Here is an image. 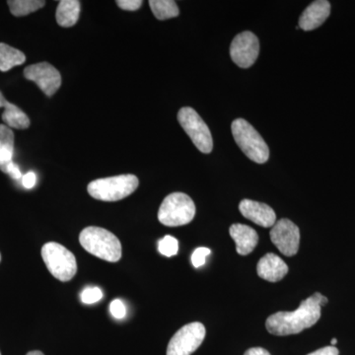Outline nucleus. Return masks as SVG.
Segmentation results:
<instances>
[{
  "label": "nucleus",
  "instance_id": "1",
  "mask_svg": "<svg viewBox=\"0 0 355 355\" xmlns=\"http://www.w3.org/2000/svg\"><path fill=\"white\" fill-rule=\"evenodd\" d=\"M328 303V298L321 293L313 294L301 302L292 312H277L268 318L266 328L275 336H289L311 328L321 318V308Z\"/></svg>",
  "mask_w": 355,
  "mask_h": 355
},
{
  "label": "nucleus",
  "instance_id": "2",
  "mask_svg": "<svg viewBox=\"0 0 355 355\" xmlns=\"http://www.w3.org/2000/svg\"><path fill=\"white\" fill-rule=\"evenodd\" d=\"M81 246L93 256L111 263H116L121 258L120 240L101 227L90 226L84 229L79 236Z\"/></svg>",
  "mask_w": 355,
  "mask_h": 355
},
{
  "label": "nucleus",
  "instance_id": "3",
  "mask_svg": "<svg viewBox=\"0 0 355 355\" xmlns=\"http://www.w3.org/2000/svg\"><path fill=\"white\" fill-rule=\"evenodd\" d=\"M139 187V179L135 175L104 178L91 182L88 193L91 197L103 202H118L132 195Z\"/></svg>",
  "mask_w": 355,
  "mask_h": 355
},
{
  "label": "nucleus",
  "instance_id": "4",
  "mask_svg": "<svg viewBox=\"0 0 355 355\" xmlns=\"http://www.w3.org/2000/svg\"><path fill=\"white\" fill-rule=\"evenodd\" d=\"M236 144L248 158L258 164H263L270 158V149L265 140L253 125L243 119H237L231 125Z\"/></svg>",
  "mask_w": 355,
  "mask_h": 355
},
{
  "label": "nucleus",
  "instance_id": "5",
  "mask_svg": "<svg viewBox=\"0 0 355 355\" xmlns=\"http://www.w3.org/2000/svg\"><path fill=\"white\" fill-rule=\"evenodd\" d=\"M195 216V203L183 193H173L166 197L158 211L159 221L169 227L186 225Z\"/></svg>",
  "mask_w": 355,
  "mask_h": 355
},
{
  "label": "nucleus",
  "instance_id": "6",
  "mask_svg": "<svg viewBox=\"0 0 355 355\" xmlns=\"http://www.w3.org/2000/svg\"><path fill=\"white\" fill-rule=\"evenodd\" d=\"M42 257L49 272L60 282H69L76 275V257L62 245L46 243L42 249Z\"/></svg>",
  "mask_w": 355,
  "mask_h": 355
},
{
  "label": "nucleus",
  "instance_id": "7",
  "mask_svg": "<svg viewBox=\"0 0 355 355\" xmlns=\"http://www.w3.org/2000/svg\"><path fill=\"white\" fill-rule=\"evenodd\" d=\"M178 121L200 153H211L214 148L211 132L195 110L184 107L178 113Z\"/></svg>",
  "mask_w": 355,
  "mask_h": 355
},
{
  "label": "nucleus",
  "instance_id": "8",
  "mask_svg": "<svg viewBox=\"0 0 355 355\" xmlns=\"http://www.w3.org/2000/svg\"><path fill=\"white\" fill-rule=\"evenodd\" d=\"M205 326L202 323H191L173 336L168 345L167 355H191L202 345L205 338Z\"/></svg>",
  "mask_w": 355,
  "mask_h": 355
},
{
  "label": "nucleus",
  "instance_id": "9",
  "mask_svg": "<svg viewBox=\"0 0 355 355\" xmlns=\"http://www.w3.org/2000/svg\"><path fill=\"white\" fill-rule=\"evenodd\" d=\"M270 240L280 253L286 257L297 254L300 244V231L298 226L289 219L275 222L270 230Z\"/></svg>",
  "mask_w": 355,
  "mask_h": 355
},
{
  "label": "nucleus",
  "instance_id": "10",
  "mask_svg": "<svg viewBox=\"0 0 355 355\" xmlns=\"http://www.w3.org/2000/svg\"><path fill=\"white\" fill-rule=\"evenodd\" d=\"M260 53V43L252 32H243L237 35L230 46V55L233 62L241 69H248L256 62Z\"/></svg>",
  "mask_w": 355,
  "mask_h": 355
},
{
  "label": "nucleus",
  "instance_id": "11",
  "mask_svg": "<svg viewBox=\"0 0 355 355\" xmlns=\"http://www.w3.org/2000/svg\"><path fill=\"white\" fill-rule=\"evenodd\" d=\"M24 76L28 80L36 83L49 97L55 95L62 85L60 71L49 62L29 65L24 69Z\"/></svg>",
  "mask_w": 355,
  "mask_h": 355
},
{
  "label": "nucleus",
  "instance_id": "12",
  "mask_svg": "<svg viewBox=\"0 0 355 355\" xmlns=\"http://www.w3.org/2000/svg\"><path fill=\"white\" fill-rule=\"evenodd\" d=\"M240 212L245 218L253 221L261 227L268 228L275 225L277 216L270 205L266 203L254 202L251 200H243L239 205Z\"/></svg>",
  "mask_w": 355,
  "mask_h": 355
},
{
  "label": "nucleus",
  "instance_id": "13",
  "mask_svg": "<svg viewBox=\"0 0 355 355\" xmlns=\"http://www.w3.org/2000/svg\"><path fill=\"white\" fill-rule=\"evenodd\" d=\"M331 14V3L327 0L312 2L299 18V27L304 31H312L324 24Z\"/></svg>",
  "mask_w": 355,
  "mask_h": 355
},
{
  "label": "nucleus",
  "instance_id": "14",
  "mask_svg": "<svg viewBox=\"0 0 355 355\" xmlns=\"http://www.w3.org/2000/svg\"><path fill=\"white\" fill-rule=\"evenodd\" d=\"M257 272L261 279L270 282H280L288 272V266L277 254H266L259 261Z\"/></svg>",
  "mask_w": 355,
  "mask_h": 355
},
{
  "label": "nucleus",
  "instance_id": "15",
  "mask_svg": "<svg viewBox=\"0 0 355 355\" xmlns=\"http://www.w3.org/2000/svg\"><path fill=\"white\" fill-rule=\"evenodd\" d=\"M231 237L234 240L236 251L241 256L251 254L259 242V236L254 229L244 224H233L229 229Z\"/></svg>",
  "mask_w": 355,
  "mask_h": 355
},
{
  "label": "nucleus",
  "instance_id": "16",
  "mask_svg": "<svg viewBox=\"0 0 355 355\" xmlns=\"http://www.w3.org/2000/svg\"><path fill=\"white\" fill-rule=\"evenodd\" d=\"M0 108L4 109L2 120L7 127L16 128V130H26L31 125L27 114L16 105L7 101L1 91H0Z\"/></svg>",
  "mask_w": 355,
  "mask_h": 355
},
{
  "label": "nucleus",
  "instance_id": "17",
  "mask_svg": "<svg viewBox=\"0 0 355 355\" xmlns=\"http://www.w3.org/2000/svg\"><path fill=\"white\" fill-rule=\"evenodd\" d=\"M80 15V1L77 0H62L58 2L57 8L58 24L69 28L76 24Z\"/></svg>",
  "mask_w": 355,
  "mask_h": 355
},
{
  "label": "nucleus",
  "instance_id": "18",
  "mask_svg": "<svg viewBox=\"0 0 355 355\" xmlns=\"http://www.w3.org/2000/svg\"><path fill=\"white\" fill-rule=\"evenodd\" d=\"M25 60L22 51L7 44L0 43V71H8L17 65L24 64Z\"/></svg>",
  "mask_w": 355,
  "mask_h": 355
},
{
  "label": "nucleus",
  "instance_id": "19",
  "mask_svg": "<svg viewBox=\"0 0 355 355\" xmlns=\"http://www.w3.org/2000/svg\"><path fill=\"white\" fill-rule=\"evenodd\" d=\"M14 133L6 125H0V164L12 161Z\"/></svg>",
  "mask_w": 355,
  "mask_h": 355
},
{
  "label": "nucleus",
  "instance_id": "20",
  "mask_svg": "<svg viewBox=\"0 0 355 355\" xmlns=\"http://www.w3.org/2000/svg\"><path fill=\"white\" fill-rule=\"evenodd\" d=\"M149 6L158 20L170 19L180 14L176 2L172 0H150Z\"/></svg>",
  "mask_w": 355,
  "mask_h": 355
},
{
  "label": "nucleus",
  "instance_id": "21",
  "mask_svg": "<svg viewBox=\"0 0 355 355\" xmlns=\"http://www.w3.org/2000/svg\"><path fill=\"white\" fill-rule=\"evenodd\" d=\"M10 12L16 17L26 16L35 12L44 6L46 1L43 0H9L7 1Z\"/></svg>",
  "mask_w": 355,
  "mask_h": 355
},
{
  "label": "nucleus",
  "instance_id": "22",
  "mask_svg": "<svg viewBox=\"0 0 355 355\" xmlns=\"http://www.w3.org/2000/svg\"><path fill=\"white\" fill-rule=\"evenodd\" d=\"M158 251L159 253L168 257V258L176 256L178 251H179V243H178L176 238L169 235L165 236L158 243Z\"/></svg>",
  "mask_w": 355,
  "mask_h": 355
},
{
  "label": "nucleus",
  "instance_id": "23",
  "mask_svg": "<svg viewBox=\"0 0 355 355\" xmlns=\"http://www.w3.org/2000/svg\"><path fill=\"white\" fill-rule=\"evenodd\" d=\"M81 301L84 304H94L103 298V292L99 287L90 286L86 287L81 292Z\"/></svg>",
  "mask_w": 355,
  "mask_h": 355
},
{
  "label": "nucleus",
  "instance_id": "24",
  "mask_svg": "<svg viewBox=\"0 0 355 355\" xmlns=\"http://www.w3.org/2000/svg\"><path fill=\"white\" fill-rule=\"evenodd\" d=\"M210 253L211 252L207 248H198L197 250H195V252L191 254V263H193V266L198 268L205 265Z\"/></svg>",
  "mask_w": 355,
  "mask_h": 355
},
{
  "label": "nucleus",
  "instance_id": "25",
  "mask_svg": "<svg viewBox=\"0 0 355 355\" xmlns=\"http://www.w3.org/2000/svg\"><path fill=\"white\" fill-rule=\"evenodd\" d=\"M110 311H111V314L119 320L123 319L127 315V308L120 299L112 301L111 304H110Z\"/></svg>",
  "mask_w": 355,
  "mask_h": 355
},
{
  "label": "nucleus",
  "instance_id": "26",
  "mask_svg": "<svg viewBox=\"0 0 355 355\" xmlns=\"http://www.w3.org/2000/svg\"><path fill=\"white\" fill-rule=\"evenodd\" d=\"M0 168H1L2 171L10 175L13 179L18 180L23 177L22 173L20 171V168L18 167L17 164L13 163L12 161L0 164Z\"/></svg>",
  "mask_w": 355,
  "mask_h": 355
},
{
  "label": "nucleus",
  "instance_id": "27",
  "mask_svg": "<svg viewBox=\"0 0 355 355\" xmlns=\"http://www.w3.org/2000/svg\"><path fill=\"white\" fill-rule=\"evenodd\" d=\"M142 3L144 2L140 1V0H119V1H116V6L127 11L139 10Z\"/></svg>",
  "mask_w": 355,
  "mask_h": 355
},
{
  "label": "nucleus",
  "instance_id": "28",
  "mask_svg": "<svg viewBox=\"0 0 355 355\" xmlns=\"http://www.w3.org/2000/svg\"><path fill=\"white\" fill-rule=\"evenodd\" d=\"M37 183V176L34 172H29L22 177V184L26 189L34 188Z\"/></svg>",
  "mask_w": 355,
  "mask_h": 355
},
{
  "label": "nucleus",
  "instance_id": "29",
  "mask_svg": "<svg viewBox=\"0 0 355 355\" xmlns=\"http://www.w3.org/2000/svg\"><path fill=\"white\" fill-rule=\"evenodd\" d=\"M338 349L335 347H326L323 349L316 350V352H312V354L308 355H338Z\"/></svg>",
  "mask_w": 355,
  "mask_h": 355
},
{
  "label": "nucleus",
  "instance_id": "30",
  "mask_svg": "<svg viewBox=\"0 0 355 355\" xmlns=\"http://www.w3.org/2000/svg\"><path fill=\"white\" fill-rule=\"evenodd\" d=\"M244 355H270V354L263 347H253V349H248Z\"/></svg>",
  "mask_w": 355,
  "mask_h": 355
},
{
  "label": "nucleus",
  "instance_id": "31",
  "mask_svg": "<svg viewBox=\"0 0 355 355\" xmlns=\"http://www.w3.org/2000/svg\"><path fill=\"white\" fill-rule=\"evenodd\" d=\"M27 355H44V354L38 350H35V352H28Z\"/></svg>",
  "mask_w": 355,
  "mask_h": 355
},
{
  "label": "nucleus",
  "instance_id": "32",
  "mask_svg": "<svg viewBox=\"0 0 355 355\" xmlns=\"http://www.w3.org/2000/svg\"><path fill=\"white\" fill-rule=\"evenodd\" d=\"M336 343H338V340H336V338H333V340H331V347H334Z\"/></svg>",
  "mask_w": 355,
  "mask_h": 355
},
{
  "label": "nucleus",
  "instance_id": "33",
  "mask_svg": "<svg viewBox=\"0 0 355 355\" xmlns=\"http://www.w3.org/2000/svg\"><path fill=\"white\" fill-rule=\"evenodd\" d=\"M0 261H1V254H0Z\"/></svg>",
  "mask_w": 355,
  "mask_h": 355
},
{
  "label": "nucleus",
  "instance_id": "34",
  "mask_svg": "<svg viewBox=\"0 0 355 355\" xmlns=\"http://www.w3.org/2000/svg\"><path fill=\"white\" fill-rule=\"evenodd\" d=\"M0 355H1V354H0Z\"/></svg>",
  "mask_w": 355,
  "mask_h": 355
}]
</instances>
